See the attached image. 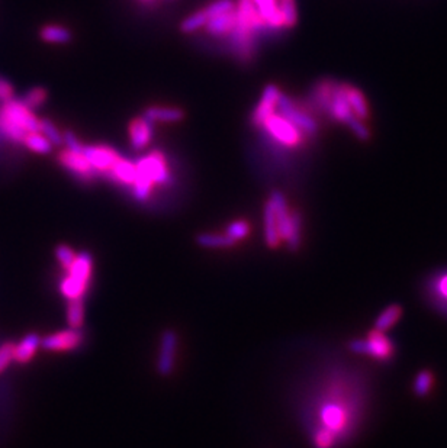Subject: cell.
I'll return each instance as SVG.
<instances>
[{
    "mask_svg": "<svg viewBox=\"0 0 447 448\" xmlns=\"http://www.w3.org/2000/svg\"><path fill=\"white\" fill-rule=\"evenodd\" d=\"M314 96L315 102L321 106V108L327 109L330 116L349 125L360 140L369 138V130L354 116L350 108L346 96V84H334L330 81H323L316 86Z\"/></svg>",
    "mask_w": 447,
    "mask_h": 448,
    "instance_id": "obj_1",
    "label": "cell"
},
{
    "mask_svg": "<svg viewBox=\"0 0 447 448\" xmlns=\"http://www.w3.org/2000/svg\"><path fill=\"white\" fill-rule=\"evenodd\" d=\"M236 12L237 22L231 32L232 47L243 61H247L254 53L255 34L266 27V22L253 0H240Z\"/></svg>",
    "mask_w": 447,
    "mask_h": 448,
    "instance_id": "obj_2",
    "label": "cell"
},
{
    "mask_svg": "<svg viewBox=\"0 0 447 448\" xmlns=\"http://www.w3.org/2000/svg\"><path fill=\"white\" fill-rule=\"evenodd\" d=\"M29 133H39V119L20 100L4 103L0 109V135L4 138L22 142Z\"/></svg>",
    "mask_w": 447,
    "mask_h": 448,
    "instance_id": "obj_3",
    "label": "cell"
},
{
    "mask_svg": "<svg viewBox=\"0 0 447 448\" xmlns=\"http://www.w3.org/2000/svg\"><path fill=\"white\" fill-rule=\"evenodd\" d=\"M137 179L133 184L134 198L140 202L150 198L156 184H164L170 180L166 157L160 151H154L142 157L137 164Z\"/></svg>",
    "mask_w": 447,
    "mask_h": 448,
    "instance_id": "obj_4",
    "label": "cell"
},
{
    "mask_svg": "<svg viewBox=\"0 0 447 448\" xmlns=\"http://www.w3.org/2000/svg\"><path fill=\"white\" fill-rule=\"evenodd\" d=\"M93 274V257L88 251H81L76 255L73 264L66 270V276L60 282V293L67 299H83L86 294Z\"/></svg>",
    "mask_w": 447,
    "mask_h": 448,
    "instance_id": "obj_5",
    "label": "cell"
},
{
    "mask_svg": "<svg viewBox=\"0 0 447 448\" xmlns=\"http://www.w3.org/2000/svg\"><path fill=\"white\" fill-rule=\"evenodd\" d=\"M349 348L356 354L371 355V357L379 358V360H387L394 353V346L388 339V337L380 331H376V330L373 332H371L366 339L350 341Z\"/></svg>",
    "mask_w": 447,
    "mask_h": 448,
    "instance_id": "obj_6",
    "label": "cell"
},
{
    "mask_svg": "<svg viewBox=\"0 0 447 448\" xmlns=\"http://www.w3.org/2000/svg\"><path fill=\"white\" fill-rule=\"evenodd\" d=\"M262 126L273 140L282 145L298 147L302 141L301 131L279 114H273L272 116H269Z\"/></svg>",
    "mask_w": 447,
    "mask_h": 448,
    "instance_id": "obj_7",
    "label": "cell"
},
{
    "mask_svg": "<svg viewBox=\"0 0 447 448\" xmlns=\"http://www.w3.org/2000/svg\"><path fill=\"white\" fill-rule=\"evenodd\" d=\"M84 343V332L77 328H67L41 338V347L51 353H66L79 348Z\"/></svg>",
    "mask_w": 447,
    "mask_h": 448,
    "instance_id": "obj_8",
    "label": "cell"
},
{
    "mask_svg": "<svg viewBox=\"0 0 447 448\" xmlns=\"http://www.w3.org/2000/svg\"><path fill=\"white\" fill-rule=\"evenodd\" d=\"M276 108L279 109V115L286 118L291 123H293L298 130L307 135H315L316 134V122L302 109L298 108V106L285 95H281L278 106Z\"/></svg>",
    "mask_w": 447,
    "mask_h": 448,
    "instance_id": "obj_9",
    "label": "cell"
},
{
    "mask_svg": "<svg viewBox=\"0 0 447 448\" xmlns=\"http://www.w3.org/2000/svg\"><path fill=\"white\" fill-rule=\"evenodd\" d=\"M178 344H179V338L175 331L167 330L163 332L160 339L159 358H157V372L161 376H170L173 373Z\"/></svg>",
    "mask_w": 447,
    "mask_h": 448,
    "instance_id": "obj_10",
    "label": "cell"
},
{
    "mask_svg": "<svg viewBox=\"0 0 447 448\" xmlns=\"http://www.w3.org/2000/svg\"><path fill=\"white\" fill-rule=\"evenodd\" d=\"M83 156L86 157L89 164L95 172L108 175L112 165L116 163V160L121 157L114 148L105 147V145H91L83 148Z\"/></svg>",
    "mask_w": 447,
    "mask_h": 448,
    "instance_id": "obj_11",
    "label": "cell"
},
{
    "mask_svg": "<svg viewBox=\"0 0 447 448\" xmlns=\"http://www.w3.org/2000/svg\"><path fill=\"white\" fill-rule=\"evenodd\" d=\"M281 95H282L281 90L276 86H273V84L266 86L260 97V103L255 106V109L251 115V123L254 126H262L266 122V119L274 114Z\"/></svg>",
    "mask_w": 447,
    "mask_h": 448,
    "instance_id": "obj_12",
    "label": "cell"
},
{
    "mask_svg": "<svg viewBox=\"0 0 447 448\" xmlns=\"http://www.w3.org/2000/svg\"><path fill=\"white\" fill-rule=\"evenodd\" d=\"M58 161L64 168H67L69 172L83 180L91 182L95 177L96 172L92 168L86 157L83 156V153H73L70 149H64L58 156Z\"/></svg>",
    "mask_w": 447,
    "mask_h": 448,
    "instance_id": "obj_13",
    "label": "cell"
},
{
    "mask_svg": "<svg viewBox=\"0 0 447 448\" xmlns=\"http://www.w3.org/2000/svg\"><path fill=\"white\" fill-rule=\"evenodd\" d=\"M153 138V122L145 116L135 118L130 123V141L134 149H142Z\"/></svg>",
    "mask_w": 447,
    "mask_h": 448,
    "instance_id": "obj_14",
    "label": "cell"
},
{
    "mask_svg": "<svg viewBox=\"0 0 447 448\" xmlns=\"http://www.w3.org/2000/svg\"><path fill=\"white\" fill-rule=\"evenodd\" d=\"M41 347V337L36 332H29L25 335L19 343L15 344V354L13 361L19 362V365H27L34 355L36 354L38 348Z\"/></svg>",
    "mask_w": 447,
    "mask_h": 448,
    "instance_id": "obj_15",
    "label": "cell"
},
{
    "mask_svg": "<svg viewBox=\"0 0 447 448\" xmlns=\"http://www.w3.org/2000/svg\"><path fill=\"white\" fill-rule=\"evenodd\" d=\"M108 176L111 180L116 183H121L125 186H133L137 179V167L134 163L119 157L108 172Z\"/></svg>",
    "mask_w": 447,
    "mask_h": 448,
    "instance_id": "obj_16",
    "label": "cell"
},
{
    "mask_svg": "<svg viewBox=\"0 0 447 448\" xmlns=\"http://www.w3.org/2000/svg\"><path fill=\"white\" fill-rule=\"evenodd\" d=\"M236 22H237V12H236V9H234V11L225 12L222 15L211 18L205 27L211 35L222 36V35L232 32L234 27H236Z\"/></svg>",
    "mask_w": 447,
    "mask_h": 448,
    "instance_id": "obj_17",
    "label": "cell"
},
{
    "mask_svg": "<svg viewBox=\"0 0 447 448\" xmlns=\"http://www.w3.org/2000/svg\"><path fill=\"white\" fill-rule=\"evenodd\" d=\"M255 8H258L260 16L265 19L267 27L272 28H281L283 27L282 13L279 11L276 0H253Z\"/></svg>",
    "mask_w": 447,
    "mask_h": 448,
    "instance_id": "obj_18",
    "label": "cell"
},
{
    "mask_svg": "<svg viewBox=\"0 0 447 448\" xmlns=\"http://www.w3.org/2000/svg\"><path fill=\"white\" fill-rule=\"evenodd\" d=\"M263 222H265V241L266 245L270 248H276L282 241L279 238L278 233V226H276V219H274V212L267 201L265 206V213H263Z\"/></svg>",
    "mask_w": 447,
    "mask_h": 448,
    "instance_id": "obj_19",
    "label": "cell"
},
{
    "mask_svg": "<svg viewBox=\"0 0 447 448\" xmlns=\"http://www.w3.org/2000/svg\"><path fill=\"white\" fill-rule=\"evenodd\" d=\"M144 116L154 122H179L183 119L185 114L178 108H161V106H152L144 112Z\"/></svg>",
    "mask_w": 447,
    "mask_h": 448,
    "instance_id": "obj_20",
    "label": "cell"
},
{
    "mask_svg": "<svg viewBox=\"0 0 447 448\" xmlns=\"http://www.w3.org/2000/svg\"><path fill=\"white\" fill-rule=\"evenodd\" d=\"M41 39L50 42V44H67L72 41V32L60 25H47L39 32Z\"/></svg>",
    "mask_w": 447,
    "mask_h": 448,
    "instance_id": "obj_21",
    "label": "cell"
},
{
    "mask_svg": "<svg viewBox=\"0 0 447 448\" xmlns=\"http://www.w3.org/2000/svg\"><path fill=\"white\" fill-rule=\"evenodd\" d=\"M196 243L198 245L204 247V248H231L236 245L237 243L231 240L229 237H227L225 233L222 236V233H201V236L196 237Z\"/></svg>",
    "mask_w": 447,
    "mask_h": 448,
    "instance_id": "obj_22",
    "label": "cell"
},
{
    "mask_svg": "<svg viewBox=\"0 0 447 448\" xmlns=\"http://www.w3.org/2000/svg\"><path fill=\"white\" fill-rule=\"evenodd\" d=\"M346 96L354 116L360 119H366L369 116V109L363 95H361L357 89L350 88L346 84Z\"/></svg>",
    "mask_w": 447,
    "mask_h": 448,
    "instance_id": "obj_23",
    "label": "cell"
},
{
    "mask_svg": "<svg viewBox=\"0 0 447 448\" xmlns=\"http://www.w3.org/2000/svg\"><path fill=\"white\" fill-rule=\"evenodd\" d=\"M22 144L36 154H48L53 149V144L41 133H29L25 135Z\"/></svg>",
    "mask_w": 447,
    "mask_h": 448,
    "instance_id": "obj_24",
    "label": "cell"
},
{
    "mask_svg": "<svg viewBox=\"0 0 447 448\" xmlns=\"http://www.w3.org/2000/svg\"><path fill=\"white\" fill-rule=\"evenodd\" d=\"M401 306L398 305H391L388 306L385 311H383L375 323V330L385 332L387 330H389L392 325H395V323H398V319L401 316Z\"/></svg>",
    "mask_w": 447,
    "mask_h": 448,
    "instance_id": "obj_25",
    "label": "cell"
},
{
    "mask_svg": "<svg viewBox=\"0 0 447 448\" xmlns=\"http://www.w3.org/2000/svg\"><path fill=\"white\" fill-rule=\"evenodd\" d=\"M67 323H69L70 328L81 330V327L84 324V304H83V299H74V301H69Z\"/></svg>",
    "mask_w": 447,
    "mask_h": 448,
    "instance_id": "obj_26",
    "label": "cell"
},
{
    "mask_svg": "<svg viewBox=\"0 0 447 448\" xmlns=\"http://www.w3.org/2000/svg\"><path fill=\"white\" fill-rule=\"evenodd\" d=\"M208 22V15L205 11H201V12H195L194 15L187 16L183 22L180 24V31L183 34H190V32H195L198 31L199 28L205 27Z\"/></svg>",
    "mask_w": 447,
    "mask_h": 448,
    "instance_id": "obj_27",
    "label": "cell"
},
{
    "mask_svg": "<svg viewBox=\"0 0 447 448\" xmlns=\"http://www.w3.org/2000/svg\"><path fill=\"white\" fill-rule=\"evenodd\" d=\"M251 228H250V224L247 221H234L231 222L228 226H227V231H225V236L229 237L231 240H234L236 243L244 240L248 237Z\"/></svg>",
    "mask_w": 447,
    "mask_h": 448,
    "instance_id": "obj_28",
    "label": "cell"
},
{
    "mask_svg": "<svg viewBox=\"0 0 447 448\" xmlns=\"http://www.w3.org/2000/svg\"><path fill=\"white\" fill-rule=\"evenodd\" d=\"M48 97V92L44 88H32L29 92H27V95L20 99L28 109H35L38 106H41L44 103Z\"/></svg>",
    "mask_w": 447,
    "mask_h": 448,
    "instance_id": "obj_29",
    "label": "cell"
},
{
    "mask_svg": "<svg viewBox=\"0 0 447 448\" xmlns=\"http://www.w3.org/2000/svg\"><path fill=\"white\" fill-rule=\"evenodd\" d=\"M39 133L53 144V147L62 145V135L50 119L39 121Z\"/></svg>",
    "mask_w": 447,
    "mask_h": 448,
    "instance_id": "obj_30",
    "label": "cell"
},
{
    "mask_svg": "<svg viewBox=\"0 0 447 448\" xmlns=\"http://www.w3.org/2000/svg\"><path fill=\"white\" fill-rule=\"evenodd\" d=\"M279 11H281V13H282L283 27H288V28L295 27L296 20H298L295 0H281Z\"/></svg>",
    "mask_w": 447,
    "mask_h": 448,
    "instance_id": "obj_31",
    "label": "cell"
},
{
    "mask_svg": "<svg viewBox=\"0 0 447 448\" xmlns=\"http://www.w3.org/2000/svg\"><path fill=\"white\" fill-rule=\"evenodd\" d=\"M76 255H77L76 251L72 247L66 245V244H60L55 248V259H57V262L60 263V266L62 267L64 271H66L73 264Z\"/></svg>",
    "mask_w": 447,
    "mask_h": 448,
    "instance_id": "obj_32",
    "label": "cell"
},
{
    "mask_svg": "<svg viewBox=\"0 0 447 448\" xmlns=\"http://www.w3.org/2000/svg\"><path fill=\"white\" fill-rule=\"evenodd\" d=\"M432 383H433V376L430 372H421L418 373V376L415 377V381H414V392L417 396H425L429 392H430V388H432Z\"/></svg>",
    "mask_w": 447,
    "mask_h": 448,
    "instance_id": "obj_33",
    "label": "cell"
},
{
    "mask_svg": "<svg viewBox=\"0 0 447 448\" xmlns=\"http://www.w3.org/2000/svg\"><path fill=\"white\" fill-rule=\"evenodd\" d=\"M13 354L15 343H12V341H6V343L0 346V374L5 373L13 362Z\"/></svg>",
    "mask_w": 447,
    "mask_h": 448,
    "instance_id": "obj_34",
    "label": "cell"
},
{
    "mask_svg": "<svg viewBox=\"0 0 447 448\" xmlns=\"http://www.w3.org/2000/svg\"><path fill=\"white\" fill-rule=\"evenodd\" d=\"M234 9H236V4H234V0H215L214 4H211L205 9V12H206L208 20H209L211 18L222 15V13L234 11Z\"/></svg>",
    "mask_w": 447,
    "mask_h": 448,
    "instance_id": "obj_35",
    "label": "cell"
},
{
    "mask_svg": "<svg viewBox=\"0 0 447 448\" xmlns=\"http://www.w3.org/2000/svg\"><path fill=\"white\" fill-rule=\"evenodd\" d=\"M62 144L66 145V148L70 149V151H73V153H83V148H84V147L80 144V141L77 140V137H76L73 133H70V131L64 133V135H62Z\"/></svg>",
    "mask_w": 447,
    "mask_h": 448,
    "instance_id": "obj_36",
    "label": "cell"
},
{
    "mask_svg": "<svg viewBox=\"0 0 447 448\" xmlns=\"http://www.w3.org/2000/svg\"><path fill=\"white\" fill-rule=\"evenodd\" d=\"M13 99V86L9 80L0 77V103H6Z\"/></svg>",
    "mask_w": 447,
    "mask_h": 448,
    "instance_id": "obj_37",
    "label": "cell"
}]
</instances>
